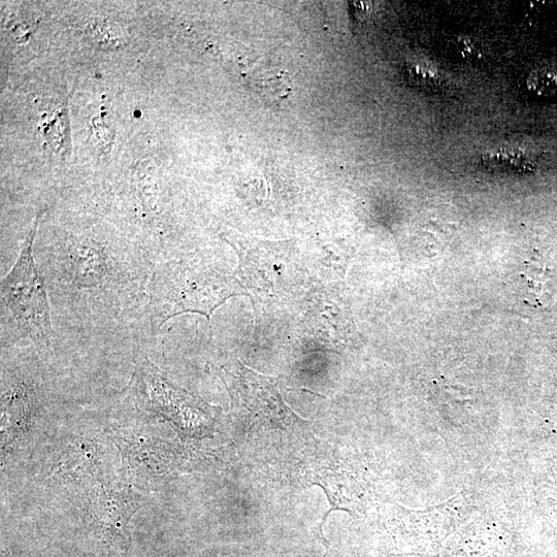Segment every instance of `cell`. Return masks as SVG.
Here are the masks:
<instances>
[{
	"label": "cell",
	"mask_w": 557,
	"mask_h": 557,
	"mask_svg": "<svg viewBox=\"0 0 557 557\" xmlns=\"http://www.w3.org/2000/svg\"><path fill=\"white\" fill-rule=\"evenodd\" d=\"M528 90L538 97L549 98L557 95V68L540 65L528 77Z\"/></svg>",
	"instance_id": "cell-12"
},
{
	"label": "cell",
	"mask_w": 557,
	"mask_h": 557,
	"mask_svg": "<svg viewBox=\"0 0 557 557\" xmlns=\"http://www.w3.org/2000/svg\"><path fill=\"white\" fill-rule=\"evenodd\" d=\"M243 76L255 92L270 102L285 100L291 91L287 73L267 68L262 63H252L247 71H243Z\"/></svg>",
	"instance_id": "cell-10"
},
{
	"label": "cell",
	"mask_w": 557,
	"mask_h": 557,
	"mask_svg": "<svg viewBox=\"0 0 557 557\" xmlns=\"http://www.w3.org/2000/svg\"><path fill=\"white\" fill-rule=\"evenodd\" d=\"M510 535L483 521L467 524L443 548L444 557H511Z\"/></svg>",
	"instance_id": "cell-9"
},
{
	"label": "cell",
	"mask_w": 557,
	"mask_h": 557,
	"mask_svg": "<svg viewBox=\"0 0 557 557\" xmlns=\"http://www.w3.org/2000/svg\"><path fill=\"white\" fill-rule=\"evenodd\" d=\"M238 256L237 279L255 299L285 301L303 282V267L299 253L288 242L273 243L229 235Z\"/></svg>",
	"instance_id": "cell-3"
},
{
	"label": "cell",
	"mask_w": 557,
	"mask_h": 557,
	"mask_svg": "<svg viewBox=\"0 0 557 557\" xmlns=\"http://www.w3.org/2000/svg\"><path fill=\"white\" fill-rule=\"evenodd\" d=\"M302 324L305 332L322 344L338 348L346 342L347 321L336 294H314L306 305Z\"/></svg>",
	"instance_id": "cell-8"
},
{
	"label": "cell",
	"mask_w": 557,
	"mask_h": 557,
	"mask_svg": "<svg viewBox=\"0 0 557 557\" xmlns=\"http://www.w3.org/2000/svg\"><path fill=\"white\" fill-rule=\"evenodd\" d=\"M39 220L37 216L32 222L14 267L2 281V306L7 323L40 349L48 350L54 341L50 306L45 282L32 254Z\"/></svg>",
	"instance_id": "cell-2"
},
{
	"label": "cell",
	"mask_w": 557,
	"mask_h": 557,
	"mask_svg": "<svg viewBox=\"0 0 557 557\" xmlns=\"http://www.w3.org/2000/svg\"><path fill=\"white\" fill-rule=\"evenodd\" d=\"M224 380L234 404L254 433L304 432L308 422L284 403L276 383L243 366L240 362L224 370Z\"/></svg>",
	"instance_id": "cell-4"
},
{
	"label": "cell",
	"mask_w": 557,
	"mask_h": 557,
	"mask_svg": "<svg viewBox=\"0 0 557 557\" xmlns=\"http://www.w3.org/2000/svg\"><path fill=\"white\" fill-rule=\"evenodd\" d=\"M410 81L420 87L436 88L441 84V76L434 65L424 61H412L407 65Z\"/></svg>",
	"instance_id": "cell-13"
},
{
	"label": "cell",
	"mask_w": 557,
	"mask_h": 557,
	"mask_svg": "<svg viewBox=\"0 0 557 557\" xmlns=\"http://www.w3.org/2000/svg\"><path fill=\"white\" fill-rule=\"evenodd\" d=\"M309 475L311 484L319 485L325 491L332 506L331 511L324 515L317 529V536L327 546L322 534V526L326 517L336 510L355 514L370 508L372 506L370 485L353 472L334 467H316L309 471Z\"/></svg>",
	"instance_id": "cell-7"
},
{
	"label": "cell",
	"mask_w": 557,
	"mask_h": 557,
	"mask_svg": "<svg viewBox=\"0 0 557 557\" xmlns=\"http://www.w3.org/2000/svg\"><path fill=\"white\" fill-rule=\"evenodd\" d=\"M483 166L505 173H531L537 169L536 158L520 149H500L482 157Z\"/></svg>",
	"instance_id": "cell-11"
},
{
	"label": "cell",
	"mask_w": 557,
	"mask_h": 557,
	"mask_svg": "<svg viewBox=\"0 0 557 557\" xmlns=\"http://www.w3.org/2000/svg\"><path fill=\"white\" fill-rule=\"evenodd\" d=\"M388 530L403 545L419 555L433 556L444 548L451 534L470 516V503L462 495L428 510L389 507Z\"/></svg>",
	"instance_id": "cell-5"
},
{
	"label": "cell",
	"mask_w": 557,
	"mask_h": 557,
	"mask_svg": "<svg viewBox=\"0 0 557 557\" xmlns=\"http://www.w3.org/2000/svg\"><path fill=\"white\" fill-rule=\"evenodd\" d=\"M456 47L463 57L468 59H479L482 51L478 43L470 38L461 37L457 39Z\"/></svg>",
	"instance_id": "cell-14"
},
{
	"label": "cell",
	"mask_w": 557,
	"mask_h": 557,
	"mask_svg": "<svg viewBox=\"0 0 557 557\" xmlns=\"http://www.w3.org/2000/svg\"><path fill=\"white\" fill-rule=\"evenodd\" d=\"M141 400L152 408L174 414L192 431L201 432L211 419L212 408L199 398L175 387L148 360L139 365L134 377Z\"/></svg>",
	"instance_id": "cell-6"
},
{
	"label": "cell",
	"mask_w": 557,
	"mask_h": 557,
	"mask_svg": "<svg viewBox=\"0 0 557 557\" xmlns=\"http://www.w3.org/2000/svg\"><path fill=\"white\" fill-rule=\"evenodd\" d=\"M243 293L238 279L218 270L187 262H169L152 277L149 317L153 332L183 313L211 318L226 300Z\"/></svg>",
	"instance_id": "cell-1"
}]
</instances>
